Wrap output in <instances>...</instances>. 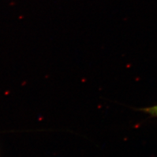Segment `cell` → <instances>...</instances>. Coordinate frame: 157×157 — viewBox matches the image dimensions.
Here are the masks:
<instances>
[{
    "label": "cell",
    "instance_id": "1",
    "mask_svg": "<svg viewBox=\"0 0 157 157\" xmlns=\"http://www.w3.org/2000/svg\"><path fill=\"white\" fill-rule=\"evenodd\" d=\"M142 110H143V111L151 115L152 116L157 117V105L153 106V107H151L145 108V109H144Z\"/></svg>",
    "mask_w": 157,
    "mask_h": 157
}]
</instances>
